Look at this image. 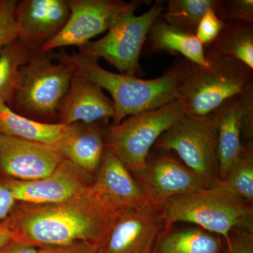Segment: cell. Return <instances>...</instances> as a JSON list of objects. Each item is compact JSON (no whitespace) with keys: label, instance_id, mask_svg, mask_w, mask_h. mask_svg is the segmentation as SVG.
Wrapping results in <instances>:
<instances>
[{"label":"cell","instance_id":"obj_1","mask_svg":"<svg viewBox=\"0 0 253 253\" xmlns=\"http://www.w3.org/2000/svg\"><path fill=\"white\" fill-rule=\"evenodd\" d=\"M118 213L92 183L60 202H16L5 220L13 239L21 244L40 249L83 242L96 250Z\"/></svg>","mask_w":253,"mask_h":253},{"label":"cell","instance_id":"obj_2","mask_svg":"<svg viewBox=\"0 0 253 253\" xmlns=\"http://www.w3.org/2000/svg\"><path fill=\"white\" fill-rule=\"evenodd\" d=\"M49 53L55 61L68 65L75 72L109 91L115 109L112 126H117L129 116L159 109L175 101L186 71V59H181L174 61L163 76L143 80L110 72L101 67L97 60L77 53Z\"/></svg>","mask_w":253,"mask_h":253},{"label":"cell","instance_id":"obj_3","mask_svg":"<svg viewBox=\"0 0 253 253\" xmlns=\"http://www.w3.org/2000/svg\"><path fill=\"white\" fill-rule=\"evenodd\" d=\"M166 226L177 222L196 224L229 243L234 229H253V206L234 194L224 181L169 200L163 206Z\"/></svg>","mask_w":253,"mask_h":253},{"label":"cell","instance_id":"obj_4","mask_svg":"<svg viewBox=\"0 0 253 253\" xmlns=\"http://www.w3.org/2000/svg\"><path fill=\"white\" fill-rule=\"evenodd\" d=\"M205 54L207 66L186 60L177 98L185 114H209L253 85V70L244 63L211 50L205 49Z\"/></svg>","mask_w":253,"mask_h":253},{"label":"cell","instance_id":"obj_5","mask_svg":"<svg viewBox=\"0 0 253 253\" xmlns=\"http://www.w3.org/2000/svg\"><path fill=\"white\" fill-rule=\"evenodd\" d=\"M73 74L72 68L55 61L49 52L31 51L28 62L20 70L17 89L9 107L39 122L58 121L59 106Z\"/></svg>","mask_w":253,"mask_h":253},{"label":"cell","instance_id":"obj_6","mask_svg":"<svg viewBox=\"0 0 253 253\" xmlns=\"http://www.w3.org/2000/svg\"><path fill=\"white\" fill-rule=\"evenodd\" d=\"M217 109L205 116L184 114L161 134L153 149L177 155L208 187L219 180Z\"/></svg>","mask_w":253,"mask_h":253},{"label":"cell","instance_id":"obj_7","mask_svg":"<svg viewBox=\"0 0 253 253\" xmlns=\"http://www.w3.org/2000/svg\"><path fill=\"white\" fill-rule=\"evenodd\" d=\"M144 2L134 0L131 7L118 18L104 38L81 46L78 54L97 61L103 58L121 74H139V59L146 36L153 23L164 11L166 4V1L157 0L146 12L135 16L136 9Z\"/></svg>","mask_w":253,"mask_h":253},{"label":"cell","instance_id":"obj_8","mask_svg":"<svg viewBox=\"0 0 253 253\" xmlns=\"http://www.w3.org/2000/svg\"><path fill=\"white\" fill-rule=\"evenodd\" d=\"M179 99L159 109L129 116L117 126H109L105 146L132 174L146 167L153 146L173 123L184 116Z\"/></svg>","mask_w":253,"mask_h":253},{"label":"cell","instance_id":"obj_9","mask_svg":"<svg viewBox=\"0 0 253 253\" xmlns=\"http://www.w3.org/2000/svg\"><path fill=\"white\" fill-rule=\"evenodd\" d=\"M146 167L132 175L150 204L162 211L169 200L208 187L204 179L169 151H157Z\"/></svg>","mask_w":253,"mask_h":253},{"label":"cell","instance_id":"obj_10","mask_svg":"<svg viewBox=\"0 0 253 253\" xmlns=\"http://www.w3.org/2000/svg\"><path fill=\"white\" fill-rule=\"evenodd\" d=\"M134 1L121 0H68L70 14L59 34L46 43L42 51L49 52L68 46H84L94 37L109 31Z\"/></svg>","mask_w":253,"mask_h":253},{"label":"cell","instance_id":"obj_11","mask_svg":"<svg viewBox=\"0 0 253 253\" xmlns=\"http://www.w3.org/2000/svg\"><path fill=\"white\" fill-rule=\"evenodd\" d=\"M166 223L161 211L150 203L118 213L96 253H151Z\"/></svg>","mask_w":253,"mask_h":253},{"label":"cell","instance_id":"obj_12","mask_svg":"<svg viewBox=\"0 0 253 253\" xmlns=\"http://www.w3.org/2000/svg\"><path fill=\"white\" fill-rule=\"evenodd\" d=\"M0 179L17 202L33 204L60 202L94 181L92 176L65 158L51 174L42 179L21 181L0 174Z\"/></svg>","mask_w":253,"mask_h":253},{"label":"cell","instance_id":"obj_13","mask_svg":"<svg viewBox=\"0 0 253 253\" xmlns=\"http://www.w3.org/2000/svg\"><path fill=\"white\" fill-rule=\"evenodd\" d=\"M63 156L56 144H47L0 134V174L21 181L49 175Z\"/></svg>","mask_w":253,"mask_h":253},{"label":"cell","instance_id":"obj_14","mask_svg":"<svg viewBox=\"0 0 253 253\" xmlns=\"http://www.w3.org/2000/svg\"><path fill=\"white\" fill-rule=\"evenodd\" d=\"M70 14L68 0L17 1L14 17L18 39L31 51L42 50L62 31Z\"/></svg>","mask_w":253,"mask_h":253},{"label":"cell","instance_id":"obj_15","mask_svg":"<svg viewBox=\"0 0 253 253\" xmlns=\"http://www.w3.org/2000/svg\"><path fill=\"white\" fill-rule=\"evenodd\" d=\"M115 114L112 99L97 84L75 72L58 111V123L109 121Z\"/></svg>","mask_w":253,"mask_h":253},{"label":"cell","instance_id":"obj_16","mask_svg":"<svg viewBox=\"0 0 253 253\" xmlns=\"http://www.w3.org/2000/svg\"><path fill=\"white\" fill-rule=\"evenodd\" d=\"M94 185L118 212L149 203L144 191L116 155L105 149Z\"/></svg>","mask_w":253,"mask_h":253},{"label":"cell","instance_id":"obj_17","mask_svg":"<svg viewBox=\"0 0 253 253\" xmlns=\"http://www.w3.org/2000/svg\"><path fill=\"white\" fill-rule=\"evenodd\" d=\"M109 121L75 123L66 126L56 144L63 158L94 177L104 155Z\"/></svg>","mask_w":253,"mask_h":253},{"label":"cell","instance_id":"obj_18","mask_svg":"<svg viewBox=\"0 0 253 253\" xmlns=\"http://www.w3.org/2000/svg\"><path fill=\"white\" fill-rule=\"evenodd\" d=\"M142 51L148 56L162 51L180 54L190 62L208 66L204 46L195 34L169 24L161 16L150 28Z\"/></svg>","mask_w":253,"mask_h":253},{"label":"cell","instance_id":"obj_19","mask_svg":"<svg viewBox=\"0 0 253 253\" xmlns=\"http://www.w3.org/2000/svg\"><path fill=\"white\" fill-rule=\"evenodd\" d=\"M226 243L221 236L199 226L174 229L165 226L151 253H223Z\"/></svg>","mask_w":253,"mask_h":253},{"label":"cell","instance_id":"obj_20","mask_svg":"<svg viewBox=\"0 0 253 253\" xmlns=\"http://www.w3.org/2000/svg\"><path fill=\"white\" fill-rule=\"evenodd\" d=\"M219 113L217 156L219 179H225L241 147V103L240 95L226 100L217 109Z\"/></svg>","mask_w":253,"mask_h":253},{"label":"cell","instance_id":"obj_21","mask_svg":"<svg viewBox=\"0 0 253 253\" xmlns=\"http://www.w3.org/2000/svg\"><path fill=\"white\" fill-rule=\"evenodd\" d=\"M66 125L42 123L25 117L0 101V134L25 140L56 144L61 139Z\"/></svg>","mask_w":253,"mask_h":253},{"label":"cell","instance_id":"obj_22","mask_svg":"<svg viewBox=\"0 0 253 253\" xmlns=\"http://www.w3.org/2000/svg\"><path fill=\"white\" fill-rule=\"evenodd\" d=\"M204 49L238 60L253 70V23L225 21L217 38Z\"/></svg>","mask_w":253,"mask_h":253},{"label":"cell","instance_id":"obj_23","mask_svg":"<svg viewBox=\"0 0 253 253\" xmlns=\"http://www.w3.org/2000/svg\"><path fill=\"white\" fill-rule=\"evenodd\" d=\"M31 50L16 39L0 51V101L10 106L16 94L20 70L29 60Z\"/></svg>","mask_w":253,"mask_h":253},{"label":"cell","instance_id":"obj_24","mask_svg":"<svg viewBox=\"0 0 253 253\" xmlns=\"http://www.w3.org/2000/svg\"><path fill=\"white\" fill-rule=\"evenodd\" d=\"M217 3V0H169L161 17L173 26L195 34L201 18L208 10H214Z\"/></svg>","mask_w":253,"mask_h":253},{"label":"cell","instance_id":"obj_25","mask_svg":"<svg viewBox=\"0 0 253 253\" xmlns=\"http://www.w3.org/2000/svg\"><path fill=\"white\" fill-rule=\"evenodd\" d=\"M223 181L241 199L253 204V141L243 143L237 158Z\"/></svg>","mask_w":253,"mask_h":253},{"label":"cell","instance_id":"obj_26","mask_svg":"<svg viewBox=\"0 0 253 253\" xmlns=\"http://www.w3.org/2000/svg\"><path fill=\"white\" fill-rule=\"evenodd\" d=\"M221 21H241L253 23V0H217L214 10Z\"/></svg>","mask_w":253,"mask_h":253},{"label":"cell","instance_id":"obj_27","mask_svg":"<svg viewBox=\"0 0 253 253\" xmlns=\"http://www.w3.org/2000/svg\"><path fill=\"white\" fill-rule=\"evenodd\" d=\"M16 0H0V51L18 38L15 21Z\"/></svg>","mask_w":253,"mask_h":253},{"label":"cell","instance_id":"obj_28","mask_svg":"<svg viewBox=\"0 0 253 253\" xmlns=\"http://www.w3.org/2000/svg\"><path fill=\"white\" fill-rule=\"evenodd\" d=\"M224 25L214 10L209 9L200 21L195 36L204 48L207 47L217 38Z\"/></svg>","mask_w":253,"mask_h":253},{"label":"cell","instance_id":"obj_29","mask_svg":"<svg viewBox=\"0 0 253 253\" xmlns=\"http://www.w3.org/2000/svg\"><path fill=\"white\" fill-rule=\"evenodd\" d=\"M241 103V141H253V85L240 94Z\"/></svg>","mask_w":253,"mask_h":253},{"label":"cell","instance_id":"obj_30","mask_svg":"<svg viewBox=\"0 0 253 253\" xmlns=\"http://www.w3.org/2000/svg\"><path fill=\"white\" fill-rule=\"evenodd\" d=\"M223 253H253V229H234Z\"/></svg>","mask_w":253,"mask_h":253},{"label":"cell","instance_id":"obj_31","mask_svg":"<svg viewBox=\"0 0 253 253\" xmlns=\"http://www.w3.org/2000/svg\"><path fill=\"white\" fill-rule=\"evenodd\" d=\"M38 249L41 253H96L93 248L83 242L74 243L66 246L42 247Z\"/></svg>","mask_w":253,"mask_h":253},{"label":"cell","instance_id":"obj_32","mask_svg":"<svg viewBox=\"0 0 253 253\" xmlns=\"http://www.w3.org/2000/svg\"><path fill=\"white\" fill-rule=\"evenodd\" d=\"M17 201L0 179V221L9 216Z\"/></svg>","mask_w":253,"mask_h":253},{"label":"cell","instance_id":"obj_33","mask_svg":"<svg viewBox=\"0 0 253 253\" xmlns=\"http://www.w3.org/2000/svg\"><path fill=\"white\" fill-rule=\"evenodd\" d=\"M0 253H41L38 248L12 239L0 249Z\"/></svg>","mask_w":253,"mask_h":253},{"label":"cell","instance_id":"obj_34","mask_svg":"<svg viewBox=\"0 0 253 253\" xmlns=\"http://www.w3.org/2000/svg\"><path fill=\"white\" fill-rule=\"evenodd\" d=\"M12 239V234L6 220L4 219L0 221V249Z\"/></svg>","mask_w":253,"mask_h":253}]
</instances>
